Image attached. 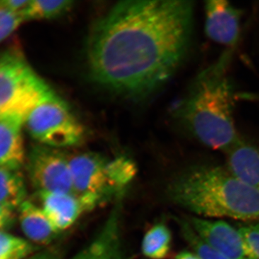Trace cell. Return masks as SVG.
Returning <instances> with one entry per match:
<instances>
[{"instance_id":"cell-4","label":"cell","mask_w":259,"mask_h":259,"mask_svg":"<svg viewBox=\"0 0 259 259\" xmlns=\"http://www.w3.org/2000/svg\"><path fill=\"white\" fill-rule=\"evenodd\" d=\"M69 158L75 194L96 199L100 204L125 194L137 174V167L125 156L107 158L84 153Z\"/></svg>"},{"instance_id":"cell-20","label":"cell","mask_w":259,"mask_h":259,"mask_svg":"<svg viewBox=\"0 0 259 259\" xmlns=\"http://www.w3.org/2000/svg\"><path fill=\"white\" fill-rule=\"evenodd\" d=\"M25 21L22 13L13 11L0 5V42L8 38Z\"/></svg>"},{"instance_id":"cell-1","label":"cell","mask_w":259,"mask_h":259,"mask_svg":"<svg viewBox=\"0 0 259 259\" xmlns=\"http://www.w3.org/2000/svg\"><path fill=\"white\" fill-rule=\"evenodd\" d=\"M194 3L131 0L117 3L90 32L87 63L104 88L126 97L146 96L176 72L190 49Z\"/></svg>"},{"instance_id":"cell-17","label":"cell","mask_w":259,"mask_h":259,"mask_svg":"<svg viewBox=\"0 0 259 259\" xmlns=\"http://www.w3.org/2000/svg\"><path fill=\"white\" fill-rule=\"evenodd\" d=\"M74 3V2L69 0H31L28 8L22 14L25 21L58 18L69 12L72 8Z\"/></svg>"},{"instance_id":"cell-22","label":"cell","mask_w":259,"mask_h":259,"mask_svg":"<svg viewBox=\"0 0 259 259\" xmlns=\"http://www.w3.org/2000/svg\"><path fill=\"white\" fill-rule=\"evenodd\" d=\"M15 219V210L0 204V231L11 226Z\"/></svg>"},{"instance_id":"cell-7","label":"cell","mask_w":259,"mask_h":259,"mask_svg":"<svg viewBox=\"0 0 259 259\" xmlns=\"http://www.w3.org/2000/svg\"><path fill=\"white\" fill-rule=\"evenodd\" d=\"M27 167L38 193L75 194L69 158L59 149L35 145L29 153Z\"/></svg>"},{"instance_id":"cell-15","label":"cell","mask_w":259,"mask_h":259,"mask_svg":"<svg viewBox=\"0 0 259 259\" xmlns=\"http://www.w3.org/2000/svg\"><path fill=\"white\" fill-rule=\"evenodd\" d=\"M25 181L20 170L0 166V204L18 210L26 200Z\"/></svg>"},{"instance_id":"cell-13","label":"cell","mask_w":259,"mask_h":259,"mask_svg":"<svg viewBox=\"0 0 259 259\" xmlns=\"http://www.w3.org/2000/svg\"><path fill=\"white\" fill-rule=\"evenodd\" d=\"M226 153L228 169L259 192V144L241 139Z\"/></svg>"},{"instance_id":"cell-16","label":"cell","mask_w":259,"mask_h":259,"mask_svg":"<svg viewBox=\"0 0 259 259\" xmlns=\"http://www.w3.org/2000/svg\"><path fill=\"white\" fill-rule=\"evenodd\" d=\"M171 231L164 223H157L145 233L141 243L143 254L148 259H165L171 248Z\"/></svg>"},{"instance_id":"cell-21","label":"cell","mask_w":259,"mask_h":259,"mask_svg":"<svg viewBox=\"0 0 259 259\" xmlns=\"http://www.w3.org/2000/svg\"><path fill=\"white\" fill-rule=\"evenodd\" d=\"M238 231L249 245L256 258L259 259V223L242 226Z\"/></svg>"},{"instance_id":"cell-3","label":"cell","mask_w":259,"mask_h":259,"mask_svg":"<svg viewBox=\"0 0 259 259\" xmlns=\"http://www.w3.org/2000/svg\"><path fill=\"white\" fill-rule=\"evenodd\" d=\"M167 194L174 203L202 218L259 223V192L227 167H190L172 180Z\"/></svg>"},{"instance_id":"cell-2","label":"cell","mask_w":259,"mask_h":259,"mask_svg":"<svg viewBox=\"0 0 259 259\" xmlns=\"http://www.w3.org/2000/svg\"><path fill=\"white\" fill-rule=\"evenodd\" d=\"M231 49L194 76L175 108L191 137L213 150L229 151L240 141L235 123L236 94L229 74Z\"/></svg>"},{"instance_id":"cell-25","label":"cell","mask_w":259,"mask_h":259,"mask_svg":"<svg viewBox=\"0 0 259 259\" xmlns=\"http://www.w3.org/2000/svg\"><path fill=\"white\" fill-rule=\"evenodd\" d=\"M175 259H199V257L193 251L183 250L178 253Z\"/></svg>"},{"instance_id":"cell-19","label":"cell","mask_w":259,"mask_h":259,"mask_svg":"<svg viewBox=\"0 0 259 259\" xmlns=\"http://www.w3.org/2000/svg\"><path fill=\"white\" fill-rule=\"evenodd\" d=\"M182 236L199 259H227L196 233L187 219L178 218Z\"/></svg>"},{"instance_id":"cell-14","label":"cell","mask_w":259,"mask_h":259,"mask_svg":"<svg viewBox=\"0 0 259 259\" xmlns=\"http://www.w3.org/2000/svg\"><path fill=\"white\" fill-rule=\"evenodd\" d=\"M20 227L29 241L37 245L47 246L59 235L42 207L31 201H25L18 209Z\"/></svg>"},{"instance_id":"cell-5","label":"cell","mask_w":259,"mask_h":259,"mask_svg":"<svg viewBox=\"0 0 259 259\" xmlns=\"http://www.w3.org/2000/svg\"><path fill=\"white\" fill-rule=\"evenodd\" d=\"M51 90L18 49L0 53V115L18 116L25 121Z\"/></svg>"},{"instance_id":"cell-6","label":"cell","mask_w":259,"mask_h":259,"mask_svg":"<svg viewBox=\"0 0 259 259\" xmlns=\"http://www.w3.org/2000/svg\"><path fill=\"white\" fill-rule=\"evenodd\" d=\"M25 125L39 144L56 149L79 145L85 137L81 122L53 90L28 114Z\"/></svg>"},{"instance_id":"cell-23","label":"cell","mask_w":259,"mask_h":259,"mask_svg":"<svg viewBox=\"0 0 259 259\" xmlns=\"http://www.w3.org/2000/svg\"><path fill=\"white\" fill-rule=\"evenodd\" d=\"M63 253L60 248L50 247L46 249L38 250L25 259H62Z\"/></svg>"},{"instance_id":"cell-11","label":"cell","mask_w":259,"mask_h":259,"mask_svg":"<svg viewBox=\"0 0 259 259\" xmlns=\"http://www.w3.org/2000/svg\"><path fill=\"white\" fill-rule=\"evenodd\" d=\"M42 208L56 231H66L83 214L97 207L87 196L76 194L38 193Z\"/></svg>"},{"instance_id":"cell-18","label":"cell","mask_w":259,"mask_h":259,"mask_svg":"<svg viewBox=\"0 0 259 259\" xmlns=\"http://www.w3.org/2000/svg\"><path fill=\"white\" fill-rule=\"evenodd\" d=\"M37 251V245L0 231V259H25Z\"/></svg>"},{"instance_id":"cell-24","label":"cell","mask_w":259,"mask_h":259,"mask_svg":"<svg viewBox=\"0 0 259 259\" xmlns=\"http://www.w3.org/2000/svg\"><path fill=\"white\" fill-rule=\"evenodd\" d=\"M31 0H4L0 1V5L17 13H22L26 10Z\"/></svg>"},{"instance_id":"cell-12","label":"cell","mask_w":259,"mask_h":259,"mask_svg":"<svg viewBox=\"0 0 259 259\" xmlns=\"http://www.w3.org/2000/svg\"><path fill=\"white\" fill-rule=\"evenodd\" d=\"M18 116L0 115V166L20 170L25 161L22 127Z\"/></svg>"},{"instance_id":"cell-10","label":"cell","mask_w":259,"mask_h":259,"mask_svg":"<svg viewBox=\"0 0 259 259\" xmlns=\"http://www.w3.org/2000/svg\"><path fill=\"white\" fill-rule=\"evenodd\" d=\"M204 8L207 37L221 45L235 47L241 30V10L226 0H208Z\"/></svg>"},{"instance_id":"cell-9","label":"cell","mask_w":259,"mask_h":259,"mask_svg":"<svg viewBox=\"0 0 259 259\" xmlns=\"http://www.w3.org/2000/svg\"><path fill=\"white\" fill-rule=\"evenodd\" d=\"M123 200L118 199L93 241L71 259H128L122 237Z\"/></svg>"},{"instance_id":"cell-8","label":"cell","mask_w":259,"mask_h":259,"mask_svg":"<svg viewBox=\"0 0 259 259\" xmlns=\"http://www.w3.org/2000/svg\"><path fill=\"white\" fill-rule=\"evenodd\" d=\"M187 220L204 241L227 259H258L238 229L226 221L196 216Z\"/></svg>"}]
</instances>
